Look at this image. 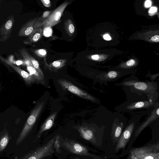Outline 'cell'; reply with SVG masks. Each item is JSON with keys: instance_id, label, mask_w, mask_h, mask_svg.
<instances>
[{"instance_id": "6da1fadb", "label": "cell", "mask_w": 159, "mask_h": 159, "mask_svg": "<svg viewBox=\"0 0 159 159\" xmlns=\"http://www.w3.org/2000/svg\"><path fill=\"white\" fill-rule=\"evenodd\" d=\"M44 104L43 101L39 102L33 109L17 139L16 144H18L22 142L30 133L42 111Z\"/></svg>"}, {"instance_id": "7a4b0ae2", "label": "cell", "mask_w": 159, "mask_h": 159, "mask_svg": "<svg viewBox=\"0 0 159 159\" xmlns=\"http://www.w3.org/2000/svg\"><path fill=\"white\" fill-rule=\"evenodd\" d=\"M55 138L53 137L43 145L31 151L19 159H43L50 156L54 152L53 145Z\"/></svg>"}, {"instance_id": "3957f363", "label": "cell", "mask_w": 159, "mask_h": 159, "mask_svg": "<svg viewBox=\"0 0 159 159\" xmlns=\"http://www.w3.org/2000/svg\"><path fill=\"white\" fill-rule=\"evenodd\" d=\"M127 159H159V152H151L144 147L131 149Z\"/></svg>"}, {"instance_id": "277c9868", "label": "cell", "mask_w": 159, "mask_h": 159, "mask_svg": "<svg viewBox=\"0 0 159 159\" xmlns=\"http://www.w3.org/2000/svg\"><path fill=\"white\" fill-rule=\"evenodd\" d=\"M57 82L64 90H67L78 96L93 101H95V98L74 85L67 80L61 79Z\"/></svg>"}, {"instance_id": "5b68a950", "label": "cell", "mask_w": 159, "mask_h": 159, "mask_svg": "<svg viewBox=\"0 0 159 159\" xmlns=\"http://www.w3.org/2000/svg\"><path fill=\"white\" fill-rule=\"evenodd\" d=\"M69 3V2L67 1L64 2L52 11L43 25V27H52L59 23L63 11Z\"/></svg>"}, {"instance_id": "8992f818", "label": "cell", "mask_w": 159, "mask_h": 159, "mask_svg": "<svg viewBox=\"0 0 159 159\" xmlns=\"http://www.w3.org/2000/svg\"><path fill=\"white\" fill-rule=\"evenodd\" d=\"M13 15L9 16L0 27V41L4 42L11 37L15 22Z\"/></svg>"}, {"instance_id": "52a82bcc", "label": "cell", "mask_w": 159, "mask_h": 159, "mask_svg": "<svg viewBox=\"0 0 159 159\" xmlns=\"http://www.w3.org/2000/svg\"><path fill=\"white\" fill-rule=\"evenodd\" d=\"M63 145L69 152L76 154L93 156L89 152L88 149L79 143L72 140L64 142Z\"/></svg>"}, {"instance_id": "ba28073f", "label": "cell", "mask_w": 159, "mask_h": 159, "mask_svg": "<svg viewBox=\"0 0 159 159\" xmlns=\"http://www.w3.org/2000/svg\"><path fill=\"white\" fill-rule=\"evenodd\" d=\"M0 59L4 63L10 66L17 72L27 84H30L36 81L29 73L16 66L9 60L3 58L1 56H0Z\"/></svg>"}, {"instance_id": "9c48e42d", "label": "cell", "mask_w": 159, "mask_h": 159, "mask_svg": "<svg viewBox=\"0 0 159 159\" xmlns=\"http://www.w3.org/2000/svg\"><path fill=\"white\" fill-rule=\"evenodd\" d=\"M134 127V124L132 123L125 129L122 133L116 148V152L120 149L124 148L129 140Z\"/></svg>"}, {"instance_id": "30bf717a", "label": "cell", "mask_w": 159, "mask_h": 159, "mask_svg": "<svg viewBox=\"0 0 159 159\" xmlns=\"http://www.w3.org/2000/svg\"><path fill=\"white\" fill-rule=\"evenodd\" d=\"M18 51L24 61H27L31 63L44 80V75L39 66L38 61L29 53L28 51L25 48H23L19 49Z\"/></svg>"}, {"instance_id": "8fae6325", "label": "cell", "mask_w": 159, "mask_h": 159, "mask_svg": "<svg viewBox=\"0 0 159 159\" xmlns=\"http://www.w3.org/2000/svg\"><path fill=\"white\" fill-rule=\"evenodd\" d=\"M38 17L29 20L21 26L17 35L19 37H28L34 29V26L35 23Z\"/></svg>"}, {"instance_id": "7c38bea8", "label": "cell", "mask_w": 159, "mask_h": 159, "mask_svg": "<svg viewBox=\"0 0 159 159\" xmlns=\"http://www.w3.org/2000/svg\"><path fill=\"white\" fill-rule=\"evenodd\" d=\"M42 27L35 29L23 43L26 45H31L38 42L41 38L43 34Z\"/></svg>"}, {"instance_id": "4fadbf2b", "label": "cell", "mask_w": 159, "mask_h": 159, "mask_svg": "<svg viewBox=\"0 0 159 159\" xmlns=\"http://www.w3.org/2000/svg\"><path fill=\"white\" fill-rule=\"evenodd\" d=\"M26 66L27 69L29 74L40 84H45L44 80L43 78L38 70L34 68L32 64L27 61H25Z\"/></svg>"}, {"instance_id": "5bb4252c", "label": "cell", "mask_w": 159, "mask_h": 159, "mask_svg": "<svg viewBox=\"0 0 159 159\" xmlns=\"http://www.w3.org/2000/svg\"><path fill=\"white\" fill-rule=\"evenodd\" d=\"M57 112H55L51 115L41 126L37 134V137L40 136L44 131L50 129L52 126Z\"/></svg>"}, {"instance_id": "9a60e30c", "label": "cell", "mask_w": 159, "mask_h": 159, "mask_svg": "<svg viewBox=\"0 0 159 159\" xmlns=\"http://www.w3.org/2000/svg\"><path fill=\"white\" fill-rule=\"evenodd\" d=\"M45 66L51 71H55L61 68L65 64L66 61L64 59H59L48 64L46 58L44 59Z\"/></svg>"}, {"instance_id": "2e32d148", "label": "cell", "mask_w": 159, "mask_h": 159, "mask_svg": "<svg viewBox=\"0 0 159 159\" xmlns=\"http://www.w3.org/2000/svg\"><path fill=\"white\" fill-rule=\"evenodd\" d=\"M78 130L83 138L88 141H94V134L91 129L85 127L80 126L78 128Z\"/></svg>"}, {"instance_id": "e0dca14e", "label": "cell", "mask_w": 159, "mask_h": 159, "mask_svg": "<svg viewBox=\"0 0 159 159\" xmlns=\"http://www.w3.org/2000/svg\"><path fill=\"white\" fill-rule=\"evenodd\" d=\"M52 11H45L43 13L42 16L38 17L34 24V29L42 27Z\"/></svg>"}, {"instance_id": "ac0fdd59", "label": "cell", "mask_w": 159, "mask_h": 159, "mask_svg": "<svg viewBox=\"0 0 159 159\" xmlns=\"http://www.w3.org/2000/svg\"><path fill=\"white\" fill-rule=\"evenodd\" d=\"M9 141L7 133L4 134L1 137L0 142V152L3 151L7 146Z\"/></svg>"}, {"instance_id": "d6986e66", "label": "cell", "mask_w": 159, "mask_h": 159, "mask_svg": "<svg viewBox=\"0 0 159 159\" xmlns=\"http://www.w3.org/2000/svg\"><path fill=\"white\" fill-rule=\"evenodd\" d=\"M150 104H151L150 103L148 102H139L128 106L127 108L129 109H132L148 106Z\"/></svg>"}, {"instance_id": "ffe728a7", "label": "cell", "mask_w": 159, "mask_h": 159, "mask_svg": "<svg viewBox=\"0 0 159 159\" xmlns=\"http://www.w3.org/2000/svg\"><path fill=\"white\" fill-rule=\"evenodd\" d=\"M33 50L34 53L39 57H45L47 56V51L45 49H39Z\"/></svg>"}, {"instance_id": "44dd1931", "label": "cell", "mask_w": 159, "mask_h": 159, "mask_svg": "<svg viewBox=\"0 0 159 159\" xmlns=\"http://www.w3.org/2000/svg\"><path fill=\"white\" fill-rule=\"evenodd\" d=\"M71 21L69 20L65 22V26L66 30L68 34H72L75 31V27Z\"/></svg>"}, {"instance_id": "7402d4cb", "label": "cell", "mask_w": 159, "mask_h": 159, "mask_svg": "<svg viewBox=\"0 0 159 159\" xmlns=\"http://www.w3.org/2000/svg\"><path fill=\"white\" fill-rule=\"evenodd\" d=\"M145 148L151 152H159V143L145 146Z\"/></svg>"}, {"instance_id": "603a6c76", "label": "cell", "mask_w": 159, "mask_h": 159, "mask_svg": "<svg viewBox=\"0 0 159 159\" xmlns=\"http://www.w3.org/2000/svg\"><path fill=\"white\" fill-rule=\"evenodd\" d=\"M134 86L136 89L142 90H144L147 88V84L146 83L143 82H136L134 84Z\"/></svg>"}, {"instance_id": "cb8c5ba5", "label": "cell", "mask_w": 159, "mask_h": 159, "mask_svg": "<svg viewBox=\"0 0 159 159\" xmlns=\"http://www.w3.org/2000/svg\"><path fill=\"white\" fill-rule=\"evenodd\" d=\"M43 34L46 37H49L52 35V30L51 27H49L43 28Z\"/></svg>"}, {"instance_id": "d4e9b609", "label": "cell", "mask_w": 159, "mask_h": 159, "mask_svg": "<svg viewBox=\"0 0 159 159\" xmlns=\"http://www.w3.org/2000/svg\"><path fill=\"white\" fill-rule=\"evenodd\" d=\"M123 125V124L122 123L121 126L119 125L116 127L114 133V136L115 138H118L120 136L122 130Z\"/></svg>"}, {"instance_id": "484cf974", "label": "cell", "mask_w": 159, "mask_h": 159, "mask_svg": "<svg viewBox=\"0 0 159 159\" xmlns=\"http://www.w3.org/2000/svg\"><path fill=\"white\" fill-rule=\"evenodd\" d=\"M117 73L114 71H110L107 74L108 77L111 79L115 78L117 77Z\"/></svg>"}, {"instance_id": "4316f807", "label": "cell", "mask_w": 159, "mask_h": 159, "mask_svg": "<svg viewBox=\"0 0 159 159\" xmlns=\"http://www.w3.org/2000/svg\"><path fill=\"white\" fill-rule=\"evenodd\" d=\"M43 5L47 7H50L51 6V3L49 0H41Z\"/></svg>"}, {"instance_id": "83f0119b", "label": "cell", "mask_w": 159, "mask_h": 159, "mask_svg": "<svg viewBox=\"0 0 159 159\" xmlns=\"http://www.w3.org/2000/svg\"><path fill=\"white\" fill-rule=\"evenodd\" d=\"M135 63V61L134 59H130L126 62V65L128 66H130L134 65Z\"/></svg>"}, {"instance_id": "f1b7e54d", "label": "cell", "mask_w": 159, "mask_h": 159, "mask_svg": "<svg viewBox=\"0 0 159 159\" xmlns=\"http://www.w3.org/2000/svg\"><path fill=\"white\" fill-rule=\"evenodd\" d=\"M157 11V8L155 7H151L149 11V13L150 15H153Z\"/></svg>"}, {"instance_id": "f546056e", "label": "cell", "mask_w": 159, "mask_h": 159, "mask_svg": "<svg viewBox=\"0 0 159 159\" xmlns=\"http://www.w3.org/2000/svg\"><path fill=\"white\" fill-rule=\"evenodd\" d=\"M151 40L154 42H159V36L158 35H156L152 37L151 38Z\"/></svg>"}, {"instance_id": "4dcf8cb0", "label": "cell", "mask_w": 159, "mask_h": 159, "mask_svg": "<svg viewBox=\"0 0 159 159\" xmlns=\"http://www.w3.org/2000/svg\"><path fill=\"white\" fill-rule=\"evenodd\" d=\"M103 39L106 40H110L111 39V38L110 36L107 34H105L103 36Z\"/></svg>"}, {"instance_id": "1f68e13d", "label": "cell", "mask_w": 159, "mask_h": 159, "mask_svg": "<svg viewBox=\"0 0 159 159\" xmlns=\"http://www.w3.org/2000/svg\"><path fill=\"white\" fill-rule=\"evenodd\" d=\"M152 4V2L151 1L148 0L146 1L145 3V6L146 7H150Z\"/></svg>"}, {"instance_id": "d6a6232c", "label": "cell", "mask_w": 159, "mask_h": 159, "mask_svg": "<svg viewBox=\"0 0 159 159\" xmlns=\"http://www.w3.org/2000/svg\"><path fill=\"white\" fill-rule=\"evenodd\" d=\"M99 56L98 55H92L91 58L92 59L94 60H98L99 58Z\"/></svg>"}, {"instance_id": "836d02e7", "label": "cell", "mask_w": 159, "mask_h": 159, "mask_svg": "<svg viewBox=\"0 0 159 159\" xmlns=\"http://www.w3.org/2000/svg\"><path fill=\"white\" fill-rule=\"evenodd\" d=\"M15 62V64H16L17 65H19L21 64H22L23 63L22 61L19 60Z\"/></svg>"}, {"instance_id": "e575fe53", "label": "cell", "mask_w": 159, "mask_h": 159, "mask_svg": "<svg viewBox=\"0 0 159 159\" xmlns=\"http://www.w3.org/2000/svg\"><path fill=\"white\" fill-rule=\"evenodd\" d=\"M156 113L157 115H159V108L157 110Z\"/></svg>"}, {"instance_id": "d590c367", "label": "cell", "mask_w": 159, "mask_h": 159, "mask_svg": "<svg viewBox=\"0 0 159 159\" xmlns=\"http://www.w3.org/2000/svg\"><path fill=\"white\" fill-rule=\"evenodd\" d=\"M158 17L159 18V14H158Z\"/></svg>"}]
</instances>
